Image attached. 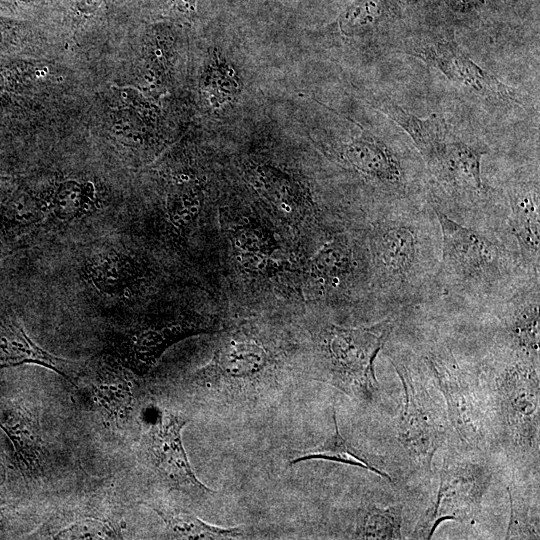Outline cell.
I'll list each match as a JSON object with an SVG mask.
<instances>
[{
    "instance_id": "1",
    "label": "cell",
    "mask_w": 540,
    "mask_h": 540,
    "mask_svg": "<svg viewBox=\"0 0 540 540\" xmlns=\"http://www.w3.org/2000/svg\"><path fill=\"white\" fill-rule=\"evenodd\" d=\"M433 210L441 233L434 285L445 294L480 300L497 296L507 299L533 281L515 279L521 270L526 271L520 256L482 232L463 226L439 208Z\"/></svg>"
},
{
    "instance_id": "2",
    "label": "cell",
    "mask_w": 540,
    "mask_h": 540,
    "mask_svg": "<svg viewBox=\"0 0 540 540\" xmlns=\"http://www.w3.org/2000/svg\"><path fill=\"white\" fill-rule=\"evenodd\" d=\"M426 212L394 209L382 212L371 238L372 264L382 298L392 303L422 296L437 272L432 230Z\"/></svg>"
},
{
    "instance_id": "3",
    "label": "cell",
    "mask_w": 540,
    "mask_h": 540,
    "mask_svg": "<svg viewBox=\"0 0 540 540\" xmlns=\"http://www.w3.org/2000/svg\"><path fill=\"white\" fill-rule=\"evenodd\" d=\"M486 391L495 443L516 464L538 465L540 428L539 359L507 352L491 372Z\"/></svg>"
},
{
    "instance_id": "4",
    "label": "cell",
    "mask_w": 540,
    "mask_h": 540,
    "mask_svg": "<svg viewBox=\"0 0 540 540\" xmlns=\"http://www.w3.org/2000/svg\"><path fill=\"white\" fill-rule=\"evenodd\" d=\"M386 355L404 391L403 403L392 421V444L405 468L425 477L451 430L445 405L425 364L421 370L410 357L391 348Z\"/></svg>"
},
{
    "instance_id": "5",
    "label": "cell",
    "mask_w": 540,
    "mask_h": 540,
    "mask_svg": "<svg viewBox=\"0 0 540 540\" xmlns=\"http://www.w3.org/2000/svg\"><path fill=\"white\" fill-rule=\"evenodd\" d=\"M394 325L392 317L360 327L325 324L317 336V379L361 405L375 403L379 397L375 361Z\"/></svg>"
},
{
    "instance_id": "6",
    "label": "cell",
    "mask_w": 540,
    "mask_h": 540,
    "mask_svg": "<svg viewBox=\"0 0 540 540\" xmlns=\"http://www.w3.org/2000/svg\"><path fill=\"white\" fill-rule=\"evenodd\" d=\"M423 362L437 386L451 430L464 450L484 453L495 444L488 396L480 377L445 344H431Z\"/></svg>"
},
{
    "instance_id": "7",
    "label": "cell",
    "mask_w": 540,
    "mask_h": 540,
    "mask_svg": "<svg viewBox=\"0 0 540 540\" xmlns=\"http://www.w3.org/2000/svg\"><path fill=\"white\" fill-rule=\"evenodd\" d=\"M481 454L464 450L445 456L438 489L418 518L411 538L428 540L445 521L467 523L478 516L493 476Z\"/></svg>"
},
{
    "instance_id": "8",
    "label": "cell",
    "mask_w": 540,
    "mask_h": 540,
    "mask_svg": "<svg viewBox=\"0 0 540 540\" xmlns=\"http://www.w3.org/2000/svg\"><path fill=\"white\" fill-rule=\"evenodd\" d=\"M274 363L256 338L235 333L225 338L212 361L198 374V384L220 400L251 398L278 384Z\"/></svg>"
},
{
    "instance_id": "9",
    "label": "cell",
    "mask_w": 540,
    "mask_h": 540,
    "mask_svg": "<svg viewBox=\"0 0 540 540\" xmlns=\"http://www.w3.org/2000/svg\"><path fill=\"white\" fill-rule=\"evenodd\" d=\"M184 414L156 409L143 432L141 456L148 468L164 483L196 497L215 491L195 475L183 446L182 430L189 423Z\"/></svg>"
},
{
    "instance_id": "10",
    "label": "cell",
    "mask_w": 540,
    "mask_h": 540,
    "mask_svg": "<svg viewBox=\"0 0 540 540\" xmlns=\"http://www.w3.org/2000/svg\"><path fill=\"white\" fill-rule=\"evenodd\" d=\"M407 52L438 69L451 82L482 98L518 102L517 92L477 65L453 38H436L407 44Z\"/></svg>"
},
{
    "instance_id": "11",
    "label": "cell",
    "mask_w": 540,
    "mask_h": 540,
    "mask_svg": "<svg viewBox=\"0 0 540 540\" xmlns=\"http://www.w3.org/2000/svg\"><path fill=\"white\" fill-rule=\"evenodd\" d=\"M216 328L215 321L199 315L156 319L124 333L115 344V350L126 366L143 374L173 343L188 336L213 332Z\"/></svg>"
},
{
    "instance_id": "12",
    "label": "cell",
    "mask_w": 540,
    "mask_h": 540,
    "mask_svg": "<svg viewBox=\"0 0 540 540\" xmlns=\"http://www.w3.org/2000/svg\"><path fill=\"white\" fill-rule=\"evenodd\" d=\"M341 159L356 172L387 192L400 193L406 184L405 170L397 153L370 131L341 145Z\"/></svg>"
},
{
    "instance_id": "13",
    "label": "cell",
    "mask_w": 540,
    "mask_h": 540,
    "mask_svg": "<svg viewBox=\"0 0 540 540\" xmlns=\"http://www.w3.org/2000/svg\"><path fill=\"white\" fill-rule=\"evenodd\" d=\"M501 314L500 340L507 352L539 359V280L507 298Z\"/></svg>"
},
{
    "instance_id": "14",
    "label": "cell",
    "mask_w": 540,
    "mask_h": 540,
    "mask_svg": "<svg viewBox=\"0 0 540 540\" xmlns=\"http://www.w3.org/2000/svg\"><path fill=\"white\" fill-rule=\"evenodd\" d=\"M512 235L519 247V256L526 271L539 278L540 223L539 183L520 181L507 187Z\"/></svg>"
},
{
    "instance_id": "15",
    "label": "cell",
    "mask_w": 540,
    "mask_h": 540,
    "mask_svg": "<svg viewBox=\"0 0 540 540\" xmlns=\"http://www.w3.org/2000/svg\"><path fill=\"white\" fill-rule=\"evenodd\" d=\"M487 147L449 136L437 161L428 169L437 181L454 193L481 198L485 193L481 179V159Z\"/></svg>"
},
{
    "instance_id": "16",
    "label": "cell",
    "mask_w": 540,
    "mask_h": 540,
    "mask_svg": "<svg viewBox=\"0 0 540 540\" xmlns=\"http://www.w3.org/2000/svg\"><path fill=\"white\" fill-rule=\"evenodd\" d=\"M37 364L58 373L76 385L81 365L55 356L33 342L23 328L9 319L0 322V367Z\"/></svg>"
},
{
    "instance_id": "17",
    "label": "cell",
    "mask_w": 540,
    "mask_h": 540,
    "mask_svg": "<svg viewBox=\"0 0 540 540\" xmlns=\"http://www.w3.org/2000/svg\"><path fill=\"white\" fill-rule=\"evenodd\" d=\"M375 107L408 134L428 168L437 161L450 136L442 115L419 118L388 97L376 100Z\"/></svg>"
},
{
    "instance_id": "18",
    "label": "cell",
    "mask_w": 540,
    "mask_h": 540,
    "mask_svg": "<svg viewBox=\"0 0 540 540\" xmlns=\"http://www.w3.org/2000/svg\"><path fill=\"white\" fill-rule=\"evenodd\" d=\"M83 271L85 279L98 292L107 296H124L138 279L133 260L116 252L91 257L85 263Z\"/></svg>"
},
{
    "instance_id": "19",
    "label": "cell",
    "mask_w": 540,
    "mask_h": 540,
    "mask_svg": "<svg viewBox=\"0 0 540 540\" xmlns=\"http://www.w3.org/2000/svg\"><path fill=\"white\" fill-rule=\"evenodd\" d=\"M332 418L334 423L332 433L318 445L297 453L290 461V465L308 460H326L362 468L391 481V476L386 471L379 468L370 456L340 433L335 409Z\"/></svg>"
},
{
    "instance_id": "20",
    "label": "cell",
    "mask_w": 540,
    "mask_h": 540,
    "mask_svg": "<svg viewBox=\"0 0 540 540\" xmlns=\"http://www.w3.org/2000/svg\"><path fill=\"white\" fill-rule=\"evenodd\" d=\"M353 269L352 245L342 234L324 243L310 260L311 277L326 289L339 287L350 277Z\"/></svg>"
},
{
    "instance_id": "21",
    "label": "cell",
    "mask_w": 540,
    "mask_h": 540,
    "mask_svg": "<svg viewBox=\"0 0 540 540\" xmlns=\"http://www.w3.org/2000/svg\"><path fill=\"white\" fill-rule=\"evenodd\" d=\"M510 518L506 539H539V489L528 488L516 473L508 485Z\"/></svg>"
},
{
    "instance_id": "22",
    "label": "cell",
    "mask_w": 540,
    "mask_h": 540,
    "mask_svg": "<svg viewBox=\"0 0 540 540\" xmlns=\"http://www.w3.org/2000/svg\"><path fill=\"white\" fill-rule=\"evenodd\" d=\"M403 506L401 503L363 504L355 511L352 539H403Z\"/></svg>"
},
{
    "instance_id": "23",
    "label": "cell",
    "mask_w": 540,
    "mask_h": 540,
    "mask_svg": "<svg viewBox=\"0 0 540 540\" xmlns=\"http://www.w3.org/2000/svg\"><path fill=\"white\" fill-rule=\"evenodd\" d=\"M152 509L161 517L172 538L224 540L244 536L242 526H217L203 521L190 512L171 507L152 506Z\"/></svg>"
},
{
    "instance_id": "24",
    "label": "cell",
    "mask_w": 540,
    "mask_h": 540,
    "mask_svg": "<svg viewBox=\"0 0 540 540\" xmlns=\"http://www.w3.org/2000/svg\"><path fill=\"white\" fill-rule=\"evenodd\" d=\"M0 426L10 436L25 466L32 472L42 470L45 449L37 417L30 412H22L13 421L0 423Z\"/></svg>"
},
{
    "instance_id": "25",
    "label": "cell",
    "mask_w": 540,
    "mask_h": 540,
    "mask_svg": "<svg viewBox=\"0 0 540 540\" xmlns=\"http://www.w3.org/2000/svg\"><path fill=\"white\" fill-rule=\"evenodd\" d=\"M232 240L240 263L252 271L264 269L276 248L270 233L255 224L238 227L233 233Z\"/></svg>"
},
{
    "instance_id": "26",
    "label": "cell",
    "mask_w": 540,
    "mask_h": 540,
    "mask_svg": "<svg viewBox=\"0 0 540 540\" xmlns=\"http://www.w3.org/2000/svg\"><path fill=\"white\" fill-rule=\"evenodd\" d=\"M93 206V185L76 181L61 183L53 193L50 203L53 215L63 222L83 217Z\"/></svg>"
},
{
    "instance_id": "27",
    "label": "cell",
    "mask_w": 540,
    "mask_h": 540,
    "mask_svg": "<svg viewBox=\"0 0 540 540\" xmlns=\"http://www.w3.org/2000/svg\"><path fill=\"white\" fill-rule=\"evenodd\" d=\"M95 396L99 405L114 417H123L132 406L131 382L121 372L109 371L103 373L97 380Z\"/></svg>"
},
{
    "instance_id": "28",
    "label": "cell",
    "mask_w": 540,
    "mask_h": 540,
    "mask_svg": "<svg viewBox=\"0 0 540 540\" xmlns=\"http://www.w3.org/2000/svg\"><path fill=\"white\" fill-rule=\"evenodd\" d=\"M263 180L264 191L271 203L288 217L297 216L302 210L301 193L286 177L270 169L260 172Z\"/></svg>"
},
{
    "instance_id": "29",
    "label": "cell",
    "mask_w": 540,
    "mask_h": 540,
    "mask_svg": "<svg viewBox=\"0 0 540 540\" xmlns=\"http://www.w3.org/2000/svg\"><path fill=\"white\" fill-rule=\"evenodd\" d=\"M382 12V0H357L339 18V27L346 36L367 32Z\"/></svg>"
},
{
    "instance_id": "30",
    "label": "cell",
    "mask_w": 540,
    "mask_h": 540,
    "mask_svg": "<svg viewBox=\"0 0 540 540\" xmlns=\"http://www.w3.org/2000/svg\"><path fill=\"white\" fill-rule=\"evenodd\" d=\"M201 208L198 191H186L171 195L167 202L168 218L178 230L188 229L197 219Z\"/></svg>"
},
{
    "instance_id": "31",
    "label": "cell",
    "mask_w": 540,
    "mask_h": 540,
    "mask_svg": "<svg viewBox=\"0 0 540 540\" xmlns=\"http://www.w3.org/2000/svg\"><path fill=\"white\" fill-rule=\"evenodd\" d=\"M115 531L99 520H83L56 534L60 539H107L115 538Z\"/></svg>"
},
{
    "instance_id": "32",
    "label": "cell",
    "mask_w": 540,
    "mask_h": 540,
    "mask_svg": "<svg viewBox=\"0 0 540 540\" xmlns=\"http://www.w3.org/2000/svg\"><path fill=\"white\" fill-rule=\"evenodd\" d=\"M211 68L208 83L212 91V97L216 99L215 101L222 99L223 103L237 92L239 83L233 77L231 71L227 70L228 67L219 65L218 61L213 62Z\"/></svg>"
},
{
    "instance_id": "33",
    "label": "cell",
    "mask_w": 540,
    "mask_h": 540,
    "mask_svg": "<svg viewBox=\"0 0 540 540\" xmlns=\"http://www.w3.org/2000/svg\"><path fill=\"white\" fill-rule=\"evenodd\" d=\"M170 1L176 9L188 15L194 14L196 11L197 0H170Z\"/></svg>"
},
{
    "instance_id": "34",
    "label": "cell",
    "mask_w": 540,
    "mask_h": 540,
    "mask_svg": "<svg viewBox=\"0 0 540 540\" xmlns=\"http://www.w3.org/2000/svg\"><path fill=\"white\" fill-rule=\"evenodd\" d=\"M31 4L44 5L48 0H23Z\"/></svg>"
}]
</instances>
